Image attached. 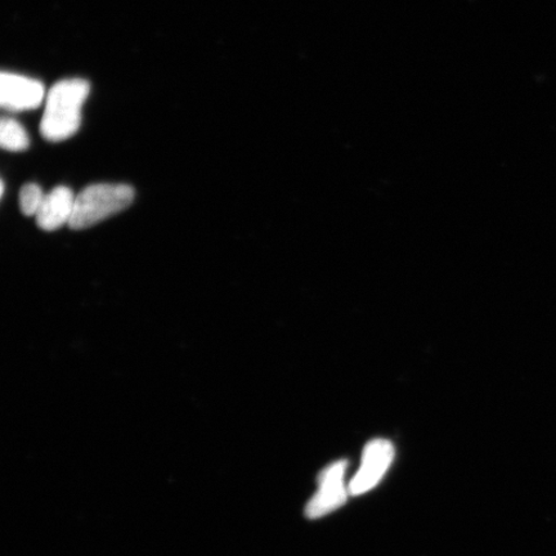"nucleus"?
Masks as SVG:
<instances>
[{
    "instance_id": "nucleus-5",
    "label": "nucleus",
    "mask_w": 556,
    "mask_h": 556,
    "mask_svg": "<svg viewBox=\"0 0 556 556\" xmlns=\"http://www.w3.org/2000/svg\"><path fill=\"white\" fill-rule=\"evenodd\" d=\"M46 97V88L39 80L12 73H3L0 78V103L11 113L37 109Z\"/></svg>"
},
{
    "instance_id": "nucleus-6",
    "label": "nucleus",
    "mask_w": 556,
    "mask_h": 556,
    "mask_svg": "<svg viewBox=\"0 0 556 556\" xmlns=\"http://www.w3.org/2000/svg\"><path fill=\"white\" fill-rule=\"evenodd\" d=\"M75 194L65 186L55 187L50 193L46 194L43 204L35 215L37 225L43 231L52 232L70 224L72 220Z\"/></svg>"
},
{
    "instance_id": "nucleus-3",
    "label": "nucleus",
    "mask_w": 556,
    "mask_h": 556,
    "mask_svg": "<svg viewBox=\"0 0 556 556\" xmlns=\"http://www.w3.org/2000/svg\"><path fill=\"white\" fill-rule=\"evenodd\" d=\"M345 470L346 462H337L319 472L318 491L305 507V516L309 519L321 518L344 505L346 502Z\"/></svg>"
},
{
    "instance_id": "nucleus-8",
    "label": "nucleus",
    "mask_w": 556,
    "mask_h": 556,
    "mask_svg": "<svg viewBox=\"0 0 556 556\" xmlns=\"http://www.w3.org/2000/svg\"><path fill=\"white\" fill-rule=\"evenodd\" d=\"M46 194L35 184H27L20 191V207L26 217H35L38 214Z\"/></svg>"
},
{
    "instance_id": "nucleus-2",
    "label": "nucleus",
    "mask_w": 556,
    "mask_h": 556,
    "mask_svg": "<svg viewBox=\"0 0 556 556\" xmlns=\"http://www.w3.org/2000/svg\"><path fill=\"white\" fill-rule=\"evenodd\" d=\"M135 200V190L128 185H90L76 194L72 229H86L125 211Z\"/></svg>"
},
{
    "instance_id": "nucleus-4",
    "label": "nucleus",
    "mask_w": 556,
    "mask_h": 556,
    "mask_svg": "<svg viewBox=\"0 0 556 556\" xmlns=\"http://www.w3.org/2000/svg\"><path fill=\"white\" fill-rule=\"evenodd\" d=\"M394 458L393 444L386 440H375L364 450L363 464L350 484L353 496L364 495L374 489L386 476Z\"/></svg>"
},
{
    "instance_id": "nucleus-1",
    "label": "nucleus",
    "mask_w": 556,
    "mask_h": 556,
    "mask_svg": "<svg viewBox=\"0 0 556 556\" xmlns=\"http://www.w3.org/2000/svg\"><path fill=\"white\" fill-rule=\"evenodd\" d=\"M89 90V83L83 79L55 83L46 97L45 115L40 122V134L47 141H66L79 130Z\"/></svg>"
},
{
    "instance_id": "nucleus-7",
    "label": "nucleus",
    "mask_w": 556,
    "mask_h": 556,
    "mask_svg": "<svg viewBox=\"0 0 556 556\" xmlns=\"http://www.w3.org/2000/svg\"><path fill=\"white\" fill-rule=\"evenodd\" d=\"M0 144L7 151H25L30 146L25 128L12 117H3L0 123Z\"/></svg>"
}]
</instances>
